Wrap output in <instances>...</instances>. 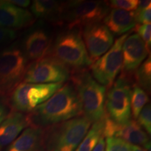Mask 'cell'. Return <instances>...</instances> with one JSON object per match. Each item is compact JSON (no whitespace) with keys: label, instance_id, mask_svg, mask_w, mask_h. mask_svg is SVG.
Segmentation results:
<instances>
[{"label":"cell","instance_id":"30","mask_svg":"<svg viewBox=\"0 0 151 151\" xmlns=\"http://www.w3.org/2000/svg\"><path fill=\"white\" fill-rule=\"evenodd\" d=\"M7 1L11 4L16 6L20 7V8H21V7L25 8L31 4V1H28V0H9V1Z\"/></svg>","mask_w":151,"mask_h":151},{"label":"cell","instance_id":"14","mask_svg":"<svg viewBox=\"0 0 151 151\" xmlns=\"http://www.w3.org/2000/svg\"><path fill=\"white\" fill-rule=\"evenodd\" d=\"M30 126L32 121L29 113L11 111L0 124V151L10 146L24 129Z\"/></svg>","mask_w":151,"mask_h":151},{"label":"cell","instance_id":"16","mask_svg":"<svg viewBox=\"0 0 151 151\" xmlns=\"http://www.w3.org/2000/svg\"><path fill=\"white\" fill-rule=\"evenodd\" d=\"M113 137L119 138L129 144L150 151V141L148 134L135 120H130L124 124L116 123Z\"/></svg>","mask_w":151,"mask_h":151},{"label":"cell","instance_id":"25","mask_svg":"<svg viewBox=\"0 0 151 151\" xmlns=\"http://www.w3.org/2000/svg\"><path fill=\"white\" fill-rule=\"evenodd\" d=\"M138 0H112L109 4V7L127 11H134L137 8Z\"/></svg>","mask_w":151,"mask_h":151},{"label":"cell","instance_id":"17","mask_svg":"<svg viewBox=\"0 0 151 151\" xmlns=\"http://www.w3.org/2000/svg\"><path fill=\"white\" fill-rule=\"evenodd\" d=\"M6 151H46L43 144V128L37 126L27 127L7 147Z\"/></svg>","mask_w":151,"mask_h":151},{"label":"cell","instance_id":"18","mask_svg":"<svg viewBox=\"0 0 151 151\" xmlns=\"http://www.w3.org/2000/svg\"><path fill=\"white\" fill-rule=\"evenodd\" d=\"M103 24L113 35H121L136 27L135 12L113 9L103 20Z\"/></svg>","mask_w":151,"mask_h":151},{"label":"cell","instance_id":"29","mask_svg":"<svg viewBox=\"0 0 151 151\" xmlns=\"http://www.w3.org/2000/svg\"><path fill=\"white\" fill-rule=\"evenodd\" d=\"M11 110L8 103V99L0 97V124L6 118Z\"/></svg>","mask_w":151,"mask_h":151},{"label":"cell","instance_id":"11","mask_svg":"<svg viewBox=\"0 0 151 151\" xmlns=\"http://www.w3.org/2000/svg\"><path fill=\"white\" fill-rule=\"evenodd\" d=\"M83 37L92 63L108 51L114 43L112 33L101 22L84 27Z\"/></svg>","mask_w":151,"mask_h":151},{"label":"cell","instance_id":"32","mask_svg":"<svg viewBox=\"0 0 151 151\" xmlns=\"http://www.w3.org/2000/svg\"><path fill=\"white\" fill-rule=\"evenodd\" d=\"M151 6V1L149 0H143V1H139L138 3L137 8L136 10H141V9H144Z\"/></svg>","mask_w":151,"mask_h":151},{"label":"cell","instance_id":"20","mask_svg":"<svg viewBox=\"0 0 151 151\" xmlns=\"http://www.w3.org/2000/svg\"><path fill=\"white\" fill-rule=\"evenodd\" d=\"M104 119L94 122L88 134L74 151H92L103 134Z\"/></svg>","mask_w":151,"mask_h":151},{"label":"cell","instance_id":"12","mask_svg":"<svg viewBox=\"0 0 151 151\" xmlns=\"http://www.w3.org/2000/svg\"><path fill=\"white\" fill-rule=\"evenodd\" d=\"M122 67L121 75L131 79L138 67L148 55V47L137 34L128 36L122 47Z\"/></svg>","mask_w":151,"mask_h":151},{"label":"cell","instance_id":"28","mask_svg":"<svg viewBox=\"0 0 151 151\" xmlns=\"http://www.w3.org/2000/svg\"><path fill=\"white\" fill-rule=\"evenodd\" d=\"M16 36L15 30L7 29L0 26V46L14 40Z\"/></svg>","mask_w":151,"mask_h":151},{"label":"cell","instance_id":"33","mask_svg":"<svg viewBox=\"0 0 151 151\" xmlns=\"http://www.w3.org/2000/svg\"><path fill=\"white\" fill-rule=\"evenodd\" d=\"M132 151H147V150H145V149L142 148L141 147H139L137 146H134V145H132Z\"/></svg>","mask_w":151,"mask_h":151},{"label":"cell","instance_id":"8","mask_svg":"<svg viewBox=\"0 0 151 151\" xmlns=\"http://www.w3.org/2000/svg\"><path fill=\"white\" fill-rule=\"evenodd\" d=\"M131 81L120 75L106 94V113L118 124H124L131 120Z\"/></svg>","mask_w":151,"mask_h":151},{"label":"cell","instance_id":"3","mask_svg":"<svg viewBox=\"0 0 151 151\" xmlns=\"http://www.w3.org/2000/svg\"><path fill=\"white\" fill-rule=\"evenodd\" d=\"M70 79L78 94L84 116L92 123L102 120L106 115V88L94 80L86 70L73 71Z\"/></svg>","mask_w":151,"mask_h":151},{"label":"cell","instance_id":"22","mask_svg":"<svg viewBox=\"0 0 151 151\" xmlns=\"http://www.w3.org/2000/svg\"><path fill=\"white\" fill-rule=\"evenodd\" d=\"M148 101V96L145 90L138 86H134L131 92V113L134 118H137Z\"/></svg>","mask_w":151,"mask_h":151},{"label":"cell","instance_id":"9","mask_svg":"<svg viewBox=\"0 0 151 151\" xmlns=\"http://www.w3.org/2000/svg\"><path fill=\"white\" fill-rule=\"evenodd\" d=\"M70 69L51 56L32 61L28 65L23 82L33 84L58 83L69 80Z\"/></svg>","mask_w":151,"mask_h":151},{"label":"cell","instance_id":"4","mask_svg":"<svg viewBox=\"0 0 151 151\" xmlns=\"http://www.w3.org/2000/svg\"><path fill=\"white\" fill-rule=\"evenodd\" d=\"M73 71L85 70L92 65L79 29H69L58 35L52 43L50 55Z\"/></svg>","mask_w":151,"mask_h":151},{"label":"cell","instance_id":"15","mask_svg":"<svg viewBox=\"0 0 151 151\" xmlns=\"http://www.w3.org/2000/svg\"><path fill=\"white\" fill-rule=\"evenodd\" d=\"M35 18L29 11L0 1V26L10 29H22L32 25Z\"/></svg>","mask_w":151,"mask_h":151},{"label":"cell","instance_id":"23","mask_svg":"<svg viewBox=\"0 0 151 151\" xmlns=\"http://www.w3.org/2000/svg\"><path fill=\"white\" fill-rule=\"evenodd\" d=\"M105 143V151H132V145L119 138H106Z\"/></svg>","mask_w":151,"mask_h":151},{"label":"cell","instance_id":"21","mask_svg":"<svg viewBox=\"0 0 151 151\" xmlns=\"http://www.w3.org/2000/svg\"><path fill=\"white\" fill-rule=\"evenodd\" d=\"M136 81L142 89L150 91L151 86V60L150 55L138 67L134 72Z\"/></svg>","mask_w":151,"mask_h":151},{"label":"cell","instance_id":"24","mask_svg":"<svg viewBox=\"0 0 151 151\" xmlns=\"http://www.w3.org/2000/svg\"><path fill=\"white\" fill-rule=\"evenodd\" d=\"M137 122L149 134H151V107L150 104L143 107L137 117Z\"/></svg>","mask_w":151,"mask_h":151},{"label":"cell","instance_id":"26","mask_svg":"<svg viewBox=\"0 0 151 151\" xmlns=\"http://www.w3.org/2000/svg\"><path fill=\"white\" fill-rule=\"evenodd\" d=\"M137 22L142 24H150L151 22V7L141 10L134 11Z\"/></svg>","mask_w":151,"mask_h":151},{"label":"cell","instance_id":"2","mask_svg":"<svg viewBox=\"0 0 151 151\" xmlns=\"http://www.w3.org/2000/svg\"><path fill=\"white\" fill-rule=\"evenodd\" d=\"M92 122L78 116L43 128L46 151H74L88 134Z\"/></svg>","mask_w":151,"mask_h":151},{"label":"cell","instance_id":"31","mask_svg":"<svg viewBox=\"0 0 151 151\" xmlns=\"http://www.w3.org/2000/svg\"><path fill=\"white\" fill-rule=\"evenodd\" d=\"M105 138L101 136L92 151H105Z\"/></svg>","mask_w":151,"mask_h":151},{"label":"cell","instance_id":"19","mask_svg":"<svg viewBox=\"0 0 151 151\" xmlns=\"http://www.w3.org/2000/svg\"><path fill=\"white\" fill-rule=\"evenodd\" d=\"M64 4L52 0H35L32 3L30 10L36 18L62 24Z\"/></svg>","mask_w":151,"mask_h":151},{"label":"cell","instance_id":"6","mask_svg":"<svg viewBox=\"0 0 151 151\" xmlns=\"http://www.w3.org/2000/svg\"><path fill=\"white\" fill-rule=\"evenodd\" d=\"M109 13V6L102 1H71L64 4L62 24L69 29L99 23Z\"/></svg>","mask_w":151,"mask_h":151},{"label":"cell","instance_id":"13","mask_svg":"<svg viewBox=\"0 0 151 151\" xmlns=\"http://www.w3.org/2000/svg\"><path fill=\"white\" fill-rule=\"evenodd\" d=\"M52 43L50 32L39 26L26 35L21 49L28 60L35 61L50 55Z\"/></svg>","mask_w":151,"mask_h":151},{"label":"cell","instance_id":"5","mask_svg":"<svg viewBox=\"0 0 151 151\" xmlns=\"http://www.w3.org/2000/svg\"><path fill=\"white\" fill-rule=\"evenodd\" d=\"M28 65L29 60L16 45L0 51V97L8 99L23 81Z\"/></svg>","mask_w":151,"mask_h":151},{"label":"cell","instance_id":"27","mask_svg":"<svg viewBox=\"0 0 151 151\" xmlns=\"http://www.w3.org/2000/svg\"><path fill=\"white\" fill-rule=\"evenodd\" d=\"M137 35L144 41L147 46L150 47L151 44V25L150 24H141L137 27Z\"/></svg>","mask_w":151,"mask_h":151},{"label":"cell","instance_id":"7","mask_svg":"<svg viewBox=\"0 0 151 151\" xmlns=\"http://www.w3.org/2000/svg\"><path fill=\"white\" fill-rule=\"evenodd\" d=\"M62 86V83L46 84L20 83L8 97L11 110L22 113L32 112L36 107L53 95Z\"/></svg>","mask_w":151,"mask_h":151},{"label":"cell","instance_id":"10","mask_svg":"<svg viewBox=\"0 0 151 151\" xmlns=\"http://www.w3.org/2000/svg\"><path fill=\"white\" fill-rule=\"evenodd\" d=\"M129 33L116 39L111 48L90 66L92 76L99 84L110 88L115 79L122 70V47Z\"/></svg>","mask_w":151,"mask_h":151},{"label":"cell","instance_id":"1","mask_svg":"<svg viewBox=\"0 0 151 151\" xmlns=\"http://www.w3.org/2000/svg\"><path fill=\"white\" fill-rule=\"evenodd\" d=\"M82 107L71 83L63 85L47 101L29 113L32 126L45 127L81 116Z\"/></svg>","mask_w":151,"mask_h":151}]
</instances>
